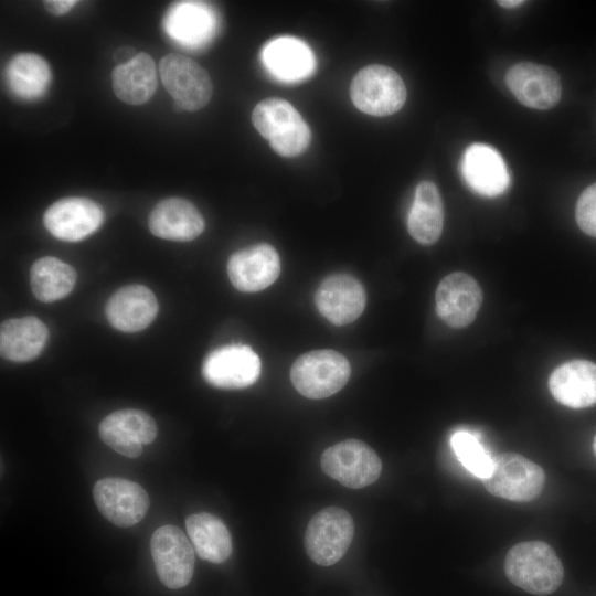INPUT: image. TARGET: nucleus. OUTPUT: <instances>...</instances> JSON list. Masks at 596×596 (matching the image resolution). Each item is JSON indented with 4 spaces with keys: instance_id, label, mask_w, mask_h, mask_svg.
<instances>
[{
    "instance_id": "5701e85b",
    "label": "nucleus",
    "mask_w": 596,
    "mask_h": 596,
    "mask_svg": "<svg viewBox=\"0 0 596 596\" xmlns=\"http://www.w3.org/2000/svg\"><path fill=\"white\" fill-rule=\"evenodd\" d=\"M216 28L215 15L202 2H179L170 7L164 17V29L175 42L185 46H200L209 41Z\"/></svg>"
},
{
    "instance_id": "dca6fc26",
    "label": "nucleus",
    "mask_w": 596,
    "mask_h": 596,
    "mask_svg": "<svg viewBox=\"0 0 596 596\" xmlns=\"http://www.w3.org/2000/svg\"><path fill=\"white\" fill-rule=\"evenodd\" d=\"M319 312L331 323L344 326L363 312L366 296L361 283L348 274H334L322 280L315 295Z\"/></svg>"
},
{
    "instance_id": "4468645a",
    "label": "nucleus",
    "mask_w": 596,
    "mask_h": 596,
    "mask_svg": "<svg viewBox=\"0 0 596 596\" xmlns=\"http://www.w3.org/2000/svg\"><path fill=\"white\" fill-rule=\"evenodd\" d=\"M505 83L521 104L533 109H550L558 104L562 96L558 73L545 65L517 63L508 70Z\"/></svg>"
},
{
    "instance_id": "cd10ccee",
    "label": "nucleus",
    "mask_w": 596,
    "mask_h": 596,
    "mask_svg": "<svg viewBox=\"0 0 596 596\" xmlns=\"http://www.w3.org/2000/svg\"><path fill=\"white\" fill-rule=\"evenodd\" d=\"M185 528L200 558L214 564L225 562L232 553V538L226 525L207 512L187 517Z\"/></svg>"
},
{
    "instance_id": "a878e982",
    "label": "nucleus",
    "mask_w": 596,
    "mask_h": 596,
    "mask_svg": "<svg viewBox=\"0 0 596 596\" xmlns=\"http://www.w3.org/2000/svg\"><path fill=\"white\" fill-rule=\"evenodd\" d=\"M51 68L40 55L23 52L10 58L4 68V83L17 98L33 100L42 97L51 83Z\"/></svg>"
},
{
    "instance_id": "a211bd4d",
    "label": "nucleus",
    "mask_w": 596,
    "mask_h": 596,
    "mask_svg": "<svg viewBox=\"0 0 596 596\" xmlns=\"http://www.w3.org/2000/svg\"><path fill=\"white\" fill-rule=\"evenodd\" d=\"M461 172L469 188L483 196L500 195L510 185V173L502 156L486 143H472L466 149Z\"/></svg>"
},
{
    "instance_id": "f257e3e1",
    "label": "nucleus",
    "mask_w": 596,
    "mask_h": 596,
    "mask_svg": "<svg viewBox=\"0 0 596 596\" xmlns=\"http://www.w3.org/2000/svg\"><path fill=\"white\" fill-rule=\"evenodd\" d=\"M504 573L513 585L538 596L554 593L564 579L561 560L542 541H525L512 546L504 560Z\"/></svg>"
},
{
    "instance_id": "393cba45",
    "label": "nucleus",
    "mask_w": 596,
    "mask_h": 596,
    "mask_svg": "<svg viewBox=\"0 0 596 596\" xmlns=\"http://www.w3.org/2000/svg\"><path fill=\"white\" fill-rule=\"evenodd\" d=\"M115 95L129 105L147 103L157 88V71L152 57L140 52L111 72Z\"/></svg>"
},
{
    "instance_id": "f03ea898",
    "label": "nucleus",
    "mask_w": 596,
    "mask_h": 596,
    "mask_svg": "<svg viewBox=\"0 0 596 596\" xmlns=\"http://www.w3.org/2000/svg\"><path fill=\"white\" fill-rule=\"evenodd\" d=\"M252 121L256 130L269 141L273 150L283 157L304 152L311 140V131L297 109L287 100L270 97L259 102Z\"/></svg>"
},
{
    "instance_id": "f3484780",
    "label": "nucleus",
    "mask_w": 596,
    "mask_h": 596,
    "mask_svg": "<svg viewBox=\"0 0 596 596\" xmlns=\"http://www.w3.org/2000/svg\"><path fill=\"white\" fill-rule=\"evenodd\" d=\"M279 273V256L272 245L265 243L240 249L227 262L232 285L244 292L267 288L277 279Z\"/></svg>"
},
{
    "instance_id": "bb28decb",
    "label": "nucleus",
    "mask_w": 596,
    "mask_h": 596,
    "mask_svg": "<svg viewBox=\"0 0 596 596\" xmlns=\"http://www.w3.org/2000/svg\"><path fill=\"white\" fill-rule=\"evenodd\" d=\"M443 225L444 207L438 189L430 181H422L408 213V232L419 244L430 245L439 240Z\"/></svg>"
},
{
    "instance_id": "4be33fe9",
    "label": "nucleus",
    "mask_w": 596,
    "mask_h": 596,
    "mask_svg": "<svg viewBox=\"0 0 596 596\" xmlns=\"http://www.w3.org/2000/svg\"><path fill=\"white\" fill-rule=\"evenodd\" d=\"M148 224L155 236L175 242L192 241L204 230L201 213L191 202L181 198L160 201L152 209Z\"/></svg>"
},
{
    "instance_id": "0eeeda50",
    "label": "nucleus",
    "mask_w": 596,
    "mask_h": 596,
    "mask_svg": "<svg viewBox=\"0 0 596 596\" xmlns=\"http://www.w3.org/2000/svg\"><path fill=\"white\" fill-rule=\"evenodd\" d=\"M320 462L329 477L352 489L373 483L382 471L376 453L358 439H345L327 448Z\"/></svg>"
},
{
    "instance_id": "7c9ffc66",
    "label": "nucleus",
    "mask_w": 596,
    "mask_h": 596,
    "mask_svg": "<svg viewBox=\"0 0 596 596\" xmlns=\"http://www.w3.org/2000/svg\"><path fill=\"white\" fill-rule=\"evenodd\" d=\"M575 219L584 233L596 237V183L581 193L576 203Z\"/></svg>"
},
{
    "instance_id": "f8f14e48",
    "label": "nucleus",
    "mask_w": 596,
    "mask_h": 596,
    "mask_svg": "<svg viewBox=\"0 0 596 596\" xmlns=\"http://www.w3.org/2000/svg\"><path fill=\"white\" fill-rule=\"evenodd\" d=\"M100 439L118 454L137 458L142 446L157 437V425L146 412L135 408L119 409L107 415L98 426Z\"/></svg>"
},
{
    "instance_id": "c85d7f7f",
    "label": "nucleus",
    "mask_w": 596,
    "mask_h": 596,
    "mask_svg": "<svg viewBox=\"0 0 596 596\" xmlns=\"http://www.w3.org/2000/svg\"><path fill=\"white\" fill-rule=\"evenodd\" d=\"M76 277L71 265L52 256L36 259L30 269L32 292L42 302H53L66 297L74 288Z\"/></svg>"
},
{
    "instance_id": "423d86ee",
    "label": "nucleus",
    "mask_w": 596,
    "mask_h": 596,
    "mask_svg": "<svg viewBox=\"0 0 596 596\" xmlns=\"http://www.w3.org/2000/svg\"><path fill=\"white\" fill-rule=\"evenodd\" d=\"M354 534L352 517L343 509L329 507L316 513L305 533V547L318 565L337 563L348 551Z\"/></svg>"
},
{
    "instance_id": "7ed1b4c3",
    "label": "nucleus",
    "mask_w": 596,
    "mask_h": 596,
    "mask_svg": "<svg viewBox=\"0 0 596 596\" xmlns=\"http://www.w3.org/2000/svg\"><path fill=\"white\" fill-rule=\"evenodd\" d=\"M351 374L349 361L334 350H313L294 362L290 379L295 389L312 400L329 397L340 391Z\"/></svg>"
},
{
    "instance_id": "ddd939ff",
    "label": "nucleus",
    "mask_w": 596,
    "mask_h": 596,
    "mask_svg": "<svg viewBox=\"0 0 596 596\" xmlns=\"http://www.w3.org/2000/svg\"><path fill=\"white\" fill-rule=\"evenodd\" d=\"M43 222L54 237L64 242H79L100 227L104 211L89 199L64 198L46 209Z\"/></svg>"
},
{
    "instance_id": "9d476101",
    "label": "nucleus",
    "mask_w": 596,
    "mask_h": 596,
    "mask_svg": "<svg viewBox=\"0 0 596 596\" xmlns=\"http://www.w3.org/2000/svg\"><path fill=\"white\" fill-rule=\"evenodd\" d=\"M260 360L251 347L228 344L206 355L202 375L214 387L238 390L254 384L260 375Z\"/></svg>"
},
{
    "instance_id": "72a5a7b5",
    "label": "nucleus",
    "mask_w": 596,
    "mask_h": 596,
    "mask_svg": "<svg viewBox=\"0 0 596 596\" xmlns=\"http://www.w3.org/2000/svg\"><path fill=\"white\" fill-rule=\"evenodd\" d=\"M593 451H594V455L596 457V435H595L594 440H593Z\"/></svg>"
},
{
    "instance_id": "2eb2a0df",
    "label": "nucleus",
    "mask_w": 596,
    "mask_h": 596,
    "mask_svg": "<svg viewBox=\"0 0 596 596\" xmlns=\"http://www.w3.org/2000/svg\"><path fill=\"white\" fill-rule=\"evenodd\" d=\"M482 298L481 287L473 277L455 272L437 286L436 312L449 327L465 328L476 319Z\"/></svg>"
},
{
    "instance_id": "6e6552de",
    "label": "nucleus",
    "mask_w": 596,
    "mask_h": 596,
    "mask_svg": "<svg viewBox=\"0 0 596 596\" xmlns=\"http://www.w3.org/2000/svg\"><path fill=\"white\" fill-rule=\"evenodd\" d=\"M159 74L179 109L194 111L210 102L213 92L211 78L193 60L177 53L167 54L159 63Z\"/></svg>"
},
{
    "instance_id": "b1692460",
    "label": "nucleus",
    "mask_w": 596,
    "mask_h": 596,
    "mask_svg": "<svg viewBox=\"0 0 596 596\" xmlns=\"http://www.w3.org/2000/svg\"><path fill=\"white\" fill-rule=\"evenodd\" d=\"M49 339V329L39 318L25 316L3 321L0 327L1 356L29 362L40 355Z\"/></svg>"
},
{
    "instance_id": "6ab92c4d",
    "label": "nucleus",
    "mask_w": 596,
    "mask_h": 596,
    "mask_svg": "<svg viewBox=\"0 0 596 596\" xmlns=\"http://www.w3.org/2000/svg\"><path fill=\"white\" fill-rule=\"evenodd\" d=\"M105 313L108 322L123 332H138L147 328L158 313L155 294L143 285H128L108 299Z\"/></svg>"
},
{
    "instance_id": "1a4fd4ad",
    "label": "nucleus",
    "mask_w": 596,
    "mask_h": 596,
    "mask_svg": "<svg viewBox=\"0 0 596 596\" xmlns=\"http://www.w3.org/2000/svg\"><path fill=\"white\" fill-rule=\"evenodd\" d=\"M150 550L156 572L164 586L178 589L190 583L194 571V550L178 526L157 529L150 541Z\"/></svg>"
},
{
    "instance_id": "20e7f679",
    "label": "nucleus",
    "mask_w": 596,
    "mask_h": 596,
    "mask_svg": "<svg viewBox=\"0 0 596 596\" xmlns=\"http://www.w3.org/2000/svg\"><path fill=\"white\" fill-rule=\"evenodd\" d=\"M545 485L541 466L517 453H503L493 457L492 468L483 479L485 488L494 497L514 502L536 499Z\"/></svg>"
},
{
    "instance_id": "39448f33",
    "label": "nucleus",
    "mask_w": 596,
    "mask_h": 596,
    "mask_svg": "<svg viewBox=\"0 0 596 596\" xmlns=\"http://www.w3.org/2000/svg\"><path fill=\"white\" fill-rule=\"evenodd\" d=\"M350 96L359 110L372 116H389L405 104L406 87L393 68L374 64L355 74Z\"/></svg>"
},
{
    "instance_id": "2f4dec72",
    "label": "nucleus",
    "mask_w": 596,
    "mask_h": 596,
    "mask_svg": "<svg viewBox=\"0 0 596 596\" xmlns=\"http://www.w3.org/2000/svg\"><path fill=\"white\" fill-rule=\"evenodd\" d=\"M46 10L54 15H62L67 13L77 1L74 0H49L44 1Z\"/></svg>"
},
{
    "instance_id": "c756f323",
    "label": "nucleus",
    "mask_w": 596,
    "mask_h": 596,
    "mask_svg": "<svg viewBox=\"0 0 596 596\" xmlns=\"http://www.w3.org/2000/svg\"><path fill=\"white\" fill-rule=\"evenodd\" d=\"M450 445L469 472L482 480L489 476L493 458L476 435L467 430H458L451 435Z\"/></svg>"
},
{
    "instance_id": "473e14b6",
    "label": "nucleus",
    "mask_w": 596,
    "mask_h": 596,
    "mask_svg": "<svg viewBox=\"0 0 596 596\" xmlns=\"http://www.w3.org/2000/svg\"><path fill=\"white\" fill-rule=\"evenodd\" d=\"M497 3L503 8L513 9L517 7H520L524 3L522 0H501L497 1Z\"/></svg>"
},
{
    "instance_id": "412c9836",
    "label": "nucleus",
    "mask_w": 596,
    "mask_h": 596,
    "mask_svg": "<svg viewBox=\"0 0 596 596\" xmlns=\"http://www.w3.org/2000/svg\"><path fill=\"white\" fill-rule=\"evenodd\" d=\"M552 396L571 408L596 404V363L572 360L557 366L549 379Z\"/></svg>"
},
{
    "instance_id": "aec40b11",
    "label": "nucleus",
    "mask_w": 596,
    "mask_h": 596,
    "mask_svg": "<svg viewBox=\"0 0 596 596\" xmlns=\"http://www.w3.org/2000/svg\"><path fill=\"white\" fill-rule=\"evenodd\" d=\"M260 55L269 74L284 83L305 81L316 70L313 52L306 42L294 36H280L267 42Z\"/></svg>"
},
{
    "instance_id": "9b49d317",
    "label": "nucleus",
    "mask_w": 596,
    "mask_h": 596,
    "mask_svg": "<svg viewBox=\"0 0 596 596\" xmlns=\"http://www.w3.org/2000/svg\"><path fill=\"white\" fill-rule=\"evenodd\" d=\"M93 497L99 512L120 528H129L141 521L150 505L146 490L125 478L99 479L94 486Z\"/></svg>"
}]
</instances>
